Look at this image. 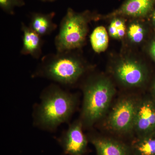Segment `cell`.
I'll list each match as a JSON object with an SVG mask.
<instances>
[{
  "instance_id": "1",
  "label": "cell",
  "mask_w": 155,
  "mask_h": 155,
  "mask_svg": "<svg viewBox=\"0 0 155 155\" xmlns=\"http://www.w3.org/2000/svg\"><path fill=\"white\" fill-rule=\"evenodd\" d=\"M77 97L56 84L44 90L40 101L34 108L33 124L42 130L53 131L69 121L76 110Z\"/></svg>"
},
{
  "instance_id": "2",
  "label": "cell",
  "mask_w": 155,
  "mask_h": 155,
  "mask_svg": "<svg viewBox=\"0 0 155 155\" xmlns=\"http://www.w3.org/2000/svg\"><path fill=\"white\" fill-rule=\"evenodd\" d=\"M73 51L45 56L32 76L44 78L64 86L75 84L86 72L87 67Z\"/></svg>"
},
{
  "instance_id": "3",
  "label": "cell",
  "mask_w": 155,
  "mask_h": 155,
  "mask_svg": "<svg viewBox=\"0 0 155 155\" xmlns=\"http://www.w3.org/2000/svg\"><path fill=\"white\" fill-rule=\"evenodd\" d=\"M80 120L83 127H90L105 116L115 94V87L105 77L91 78L84 85Z\"/></svg>"
},
{
  "instance_id": "4",
  "label": "cell",
  "mask_w": 155,
  "mask_h": 155,
  "mask_svg": "<svg viewBox=\"0 0 155 155\" xmlns=\"http://www.w3.org/2000/svg\"><path fill=\"white\" fill-rule=\"evenodd\" d=\"M94 18L88 11L77 13L68 8L55 38L57 52L74 51L81 48L86 39L88 22Z\"/></svg>"
},
{
  "instance_id": "5",
  "label": "cell",
  "mask_w": 155,
  "mask_h": 155,
  "mask_svg": "<svg viewBox=\"0 0 155 155\" xmlns=\"http://www.w3.org/2000/svg\"><path fill=\"white\" fill-rule=\"evenodd\" d=\"M138 101L134 97H126L118 101L108 116V127L119 134L133 131Z\"/></svg>"
},
{
  "instance_id": "6",
  "label": "cell",
  "mask_w": 155,
  "mask_h": 155,
  "mask_svg": "<svg viewBox=\"0 0 155 155\" xmlns=\"http://www.w3.org/2000/svg\"><path fill=\"white\" fill-rule=\"evenodd\" d=\"M80 119L72 122L58 139L65 154L84 155L87 150L88 140L83 133Z\"/></svg>"
},
{
  "instance_id": "7",
  "label": "cell",
  "mask_w": 155,
  "mask_h": 155,
  "mask_svg": "<svg viewBox=\"0 0 155 155\" xmlns=\"http://www.w3.org/2000/svg\"><path fill=\"white\" fill-rule=\"evenodd\" d=\"M114 74L119 81L128 87L141 86L147 77V70L144 66L130 59L120 61L114 69Z\"/></svg>"
},
{
  "instance_id": "8",
  "label": "cell",
  "mask_w": 155,
  "mask_h": 155,
  "mask_svg": "<svg viewBox=\"0 0 155 155\" xmlns=\"http://www.w3.org/2000/svg\"><path fill=\"white\" fill-rule=\"evenodd\" d=\"M134 130L137 137L155 132V101L139 100L134 120Z\"/></svg>"
},
{
  "instance_id": "9",
  "label": "cell",
  "mask_w": 155,
  "mask_h": 155,
  "mask_svg": "<svg viewBox=\"0 0 155 155\" xmlns=\"http://www.w3.org/2000/svg\"><path fill=\"white\" fill-rule=\"evenodd\" d=\"M90 141L94 146L97 155H130L129 148L116 140L93 136Z\"/></svg>"
},
{
  "instance_id": "10",
  "label": "cell",
  "mask_w": 155,
  "mask_h": 155,
  "mask_svg": "<svg viewBox=\"0 0 155 155\" xmlns=\"http://www.w3.org/2000/svg\"><path fill=\"white\" fill-rule=\"evenodd\" d=\"M21 30L23 32L21 54L29 55L35 59H38L41 55L43 44L42 37L24 23L21 24Z\"/></svg>"
},
{
  "instance_id": "11",
  "label": "cell",
  "mask_w": 155,
  "mask_h": 155,
  "mask_svg": "<svg viewBox=\"0 0 155 155\" xmlns=\"http://www.w3.org/2000/svg\"><path fill=\"white\" fill-rule=\"evenodd\" d=\"M155 0H127L112 16L124 15L132 17H143L152 10Z\"/></svg>"
},
{
  "instance_id": "12",
  "label": "cell",
  "mask_w": 155,
  "mask_h": 155,
  "mask_svg": "<svg viewBox=\"0 0 155 155\" xmlns=\"http://www.w3.org/2000/svg\"><path fill=\"white\" fill-rule=\"evenodd\" d=\"M55 13L54 12L48 14L33 13L30 17L29 26L32 30L41 37L51 34L58 27L53 22Z\"/></svg>"
},
{
  "instance_id": "13",
  "label": "cell",
  "mask_w": 155,
  "mask_h": 155,
  "mask_svg": "<svg viewBox=\"0 0 155 155\" xmlns=\"http://www.w3.org/2000/svg\"><path fill=\"white\" fill-rule=\"evenodd\" d=\"M133 155H155V133L137 137L131 147Z\"/></svg>"
},
{
  "instance_id": "14",
  "label": "cell",
  "mask_w": 155,
  "mask_h": 155,
  "mask_svg": "<svg viewBox=\"0 0 155 155\" xmlns=\"http://www.w3.org/2000/svg\"><path fill=\"white\" fill-rule=\"evenodd\" d=\"M92 48L95 52L104 51L108 47L109 37L105 28L103 26L96 27L90 36Z\"/></svg>"
},
{
  "instance_id": "15",
  "label": "cell",
  "mask_w": 155,
  "mask_h": 155,
  "mask_svg": "<svg viewBox=\"0 0 155 155\" xmlns=\"http://www.w3.org/2000/svg\"><path fill=\"white\" fill-rule=\"evenodd\" d=\"M127 34L130 41L135 44L140 43L144 39L145 30L140 23L133 22L128 27Z\"/></svg>"
},
{
  "instance_id": "16",
  "label": "cell",
  "mask_w": 155,
  "mask_h": 155,
  "mask_svg": "<svg viewBox=\"0 0 155 155\" xmlns=\"http://www.w3.org/2000/svg\"><path fill=\"white\" fill-rule=\"evenodd\" d=\"M109 34L115 38H121L124 37L126 33V27L125 22L119 18L114 19L111 22L109 27Z\"/></svg>"
},
{
  "instance_id": "17",
  "label": "cell",
  "mask_w": 155,
  "mask_h": 155,
  "mask_svg": "<svg viewBox=\"0 0 155 155\" xmlns=\"http://www.w3.org/2000/svg\"><path fill=\"white\" fill-rule=\"evenodd\" d=\"M25 5L24 0H0L1 9L10 15L14 14V8L16 7H21Z\"/></svg>"
},
{
  "instance_id": "18",
  "label": "cell",
  "mask_w": 155,
  "mask_h": 155,
  "mask_svg": "<svg viewBox=\"0 0 155 155\" xmlns=\"http://www.w3.org/2000/svg\"><path fill=\"white\" fill-rule=\"evenodd\" d=\"M150 51L151 54L155 61V41L152 44Z\"/></svg>"
},
{
  "instance_id": "19",
  "label": "cell",
  "mask_w": 155,
  "mask_h": 155,
  "mask_svg": "<svg viewBox=\"0 0 155 155\" xmlns=\"http://www.w3.org/2000/svg\"><path fill=\"white\" fill-rule=\"evenodd\" d=\"M152 19L153 22V23H154L155 25V9L154 11L153 12L152 14Z\"/></svg>"
},
{
  "instance_id": "20",
  "label": "cell",
  "mask_w": 155,
  "mask_h": 155,
  "mask_svg": "<svg viewBox=\"0 0 155 155\" xmlns=\"http://www.w3.org/2000/svg\"><path fill=\"white\" fill-rule=\"evenodd\" d=\"M40 1L43 2H54L56 0H40Z\"/></svg>"
},
{
  "instance_id": "21",
  "label": "cell",
  "mask_w": 155,
  "mask_h": 155,
  "mask_svg": "<svg viewBox=\"0 0 155 155\" xmlns=\"http://www.w3.org/2000/svg\"><path fill=\"white\" fill-rule=\"evenodd\" d=\"M153 89H154V91L155 92V81H154V84H153Z\"/></svg>"
}]
</instances>
